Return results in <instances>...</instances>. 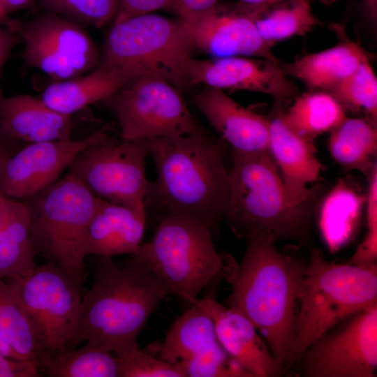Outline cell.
I'll use <instances>...</instances> for the list:
<instances>
[{"instance_id": "28", "label": "cell", "mask_w": 377, "mask_h": 377, "mask_svg": "<svg viewBox=\"0 0 377 377\" xmlns=\"http://www.w3.org/2000/svg\"><path fill=\"white\" fill-rule=\"evenodd\" d=\"M281 115L291 129L311 141L330 133L346 117L341 103L330 93L322 90L296 97Z\"/></svg>"}, {"instance_id": "27", "label": "cell", "mask_w": 377, "mask_h": 377, "mask_svg": "<svg viewBox=\"0 0 377 377\" xmlns=\"http://www.w3.org/2000/svg\"><path fill=\"white\" fill-rule=\"evenodd\" d=\"M218 343L211 316L195 303L170 327L161 346L160 358L176 364L198 355Z\"/></svg>"}, {"instance_id": "25", "label": "cell", "mask_w": 377, "mask_h": 377, "mask_svg": "<svg viewBox=\"0 0 377 377\" xmlns=\"http://www.w3.org/2000/svg\"><path fill=\"white\" fill-rule=\"evenodd\" d=\"M365 203L366 194L343 179L323 195L316 215L323 236L330 246H339L350 237L365 209Z\"/></svg>"}, {"instance_id": "37", "label": "cell", "mask_w": 377, "mask_h": 377, "mask_svg": "<svg viewBox=\"0 0 377 377\" xmlns=\"http://www.w3.org/2000/svg\"><path fill=\"white\" fill-rule=\"evenodd\" d=\"M172 0H117L114 23L158 10H170Z\"/></svg>"}, {"instance_id": "43", "label": "cell", "mask_w": 377, "mask_h": 377, "mask_svg": "<svg viewBox=\"0 0 377 377\" xmlns=\"http://www.w3.org/2000/svg\"><path fill=\"white\" fill-rule=\"evenodd\" d=\"M363 4L368 16L374 20L377 15V0H363Z\"/></svg>"}, {"instance_id": "35", "label": "cell", "mask_w": 377, "mask_h": 377, "mask_svg": "<svg viewBox=\"0 0 377 377\" xmlns=\"http://www.w3.org/2000/svg\"><path fill=\"white\" fill-rule=\"evenodd\" d=\"M367 232L348 263L361 267L377 265V187L370 185L366 193Z\"/></svg>"}, {"instance_id": "16", "label": "cell", "mask_w": 377, "mask_h": 377, "mask_svg": "<svg viewBox=\"0 0 377 377\" xmlns=\"http://www.w3.org/2000/svg\"><path fill=\"white\" fill-rule=\"evenodd\" d=\"M187 85L205 84L221 90H244L270 96L282 103L297 93L279 61L234 56L188 60L185 70Z\"/></svg>"}, {"instance_id": "4", "label": "cell", "mask_w": 377, "mask_h": 377, "mask_svg": "<svg viewBox=\"0 0 377 377\" xmlns=\"http://www.w3.org/2000/svg\"><path fill=\"white\" fill-rule=\"evenodd\" d=\"M325 186L316 183L304 200L288 195L269 153L232 152L224 220L238 238L265 236L313 247V226Z\"/></svg>"}, {"instance_id": "42", "label": "cell", "mask_w": 377, "mask_h": 377, "mask_svg": "<svg viewBox=\"0 0 377 377\" xmlns=\"http://www.w3.org/2000/svg\"><path fill=\"white\" fill-rule=\"evenodd\" d=\"M20 148L6 138L0 131V165Z\"/></svg>"}, {"instance_id": "47", "label": "cell", "mask_w": 377, "mask_h": 377, "mask_svg": "<svg viewBox=\"0 0 377 377\" xmlns=\"http://www.w3.org/2000/svg\"><path fill=\"white\" fill-rule=\"evenodd\" d=\"M1 200H2V196L0 195V211H1Z\"/></svg>"}, {"instance_id": "38", "label": "cell", "mask_w": 377, "mask_h": 377, "mask_svg": "<svg viewBox=\"0 0 377 377\" xmlns=\"http://www.w3.org/2000/svg\"><path fill=\"white\" fill-rule=\"evenodd\" d=\"M37 365L28 360H17L0 353V377H38Z\"/></svg>"}, {"instance_id": "12", "label": "cell", "mask_w": 377, "mask_h": 377, "mask_svg": "<svg viewBox=\"0 0 377 377\" xmlns=\"http://www.w3.org/2000/svg\"><path fill=\"white\" fill-rule=\"evenodd\" d=\"M147 156L142 141L118 140L109 135L80 151L68 172L99 199L145 211Z\"/></svg>"}, {"instance_id": "41", "label": "cell", "mask_w": 377, "mask_h": 377, "mask_svg": "<svg viewBox=\"0 0 377 377\" xmlns=\"http://www.w3.org/2000/svg\"><path fill=\"white\" fill-rule=\"evenodd\" d=\"M35 0H0V10L8 13L31 7Z\"/></svg>"}, {"instance_id": "46", "label": "cell", "mask_w": 377, "mask_h": 377, "mask_svg": "<svg viewBox=\"0 0 377 377\" xmlns=\"http://www.w3.org/2000/svg\"><path fill=\"white\" fill-rule=\"evenodd\" d=\"M6 15L0 10V23H2Z\"/></svg>"}, {"instance_id": "3", "label": "cell", "mask_w": 377, "mask_h": 377, "mask_svg": "<svg viewBox=\"0 0 377 377\" xmlns=\"http://www.w3.org/2000/svg\"><path fill=\"white\" fill-rule=\"evenodd\" d=\"M168 294L165 283L145 266L128 263L120 267L112 257H98L67 349L85 342L127 357L138 349L140 332Z\"/></svg>"}, {"instance_id": "44", "label": "cell", "mask_w": 377, "mask_h": 377, "mask_svg": "<svg viewBox=\"0 0 377 377\" xmlns=\"http://www.w3.org/2000/svg\"><path fill=\"white\" fill-rule=\"evenodd\" d=\"M0 353L6 355L9 357L22 360L21 359L15 351L0 337Z\"/></svg>"}, {"instance_id": "45", "label": "cell", "mask_w": 377, "mask_h": 377, "mask_svg": "<svg viewBox=\"0 0 377 377\" xmlns=\"http://www.w3.org/2000/svg\"><path fill=\"white\" fill-rule=\"evenodd\" d=\"M290 0H240L239 1L249 6L269 5Z\"/></svg>"}, {"instance_id": "32", "label": "cell", "mask_w": 377, "mask_h": 377, "mask_svg": "<svg viewBox=\"0 0 377 377\" xmlns=\"http://www.w3.org/2000/svg\"><path fill=\"white\" fill-rule=\"evenodd\" d=\"M329 93L344 109L364 112L367 120L376 124L377 79L369 60L362 63Z\"/></svg>"}, {"instance_id": "13", "label": "cell", "mask_w": 377, "mask_h": 377, "mask_svg": "<svg viewBox=\"0 0 377 377\" xmlns=\"http://www.w3.org/2000/svg\"><path fill=\"white\" fill-rule=\"evenodd\" d=\"M306 377H376L377 305L359 311L330 330L297 359Z\"/></svg>"}, {"instance_id": "7", "label": "cell", "mask_w": 377, "mask_h": 377, "mask_svg": "<svg viewBox=\"0 0 377 377\" xmlns=\"http://www.w3.org/2000/svg\"><path fill=\"white\" fill-rule=\"evenodd\" d=\"M101 200L70 172L22 200L28 210L38 254L61 267L82 286L86 235Z\"/></svg>"}, {"instance_id": "23", "label": "cell", "mask_w": 377, "mask_h": 377, "mask_svg": "<svg viewBox=\"0 0 377 377\" xmlns=\"http://www.w3.org/2000/svg\"><path fill=\"white\" fill-rule=\"evenodd\" d=\"M38 255L27 208L22 200L2 197L0 211V278L23 275L37 265Z\"/></svg>"}, {"instance_id": "1", "label": "cell", "mask_w": 377, "mask_h": 377, "mask_svg": "<svg viewBox=\"0 0 377 377\" xmlns=\"http://www.w3.org/2000/svg\"><path fill=\"white\" fill-rule=\"evenodd\" d=\"M156 171L145 200L146 215L197 219L212 231L224 220L229 198L227 145L206 133L141 140Z\"/></svg>"}, {"instance_id": "40", "label": "cell", "mask_w": 377, "mask_h": 377, "mask_svg": "<svg viewBox=\"0 0 377 377\" xmlns=\"http://www.w3.org/2000/svg\"><path fill=\"white\" fill-rule=\"evenodd\" d=\"M0 23V72L12 50L22 43L20 36L8 25L3 27Z\"/></svg>"}, {"instance_id": "26", "label": "cell", "mask_w": 377, "mask_h": 377, "mask_svg": "<svg viewBox=\"0 0 377 377\" xmlns=\"http://www.w3.org/2000/svg\"><path fill=\"white\" fill-rule=\"evenodd\" d=\"M328 149L344 170H357L367 177L377 165L376 124L346 117L330 132Z\"/></svg>"}, {"instance_id": "5", "label": "cell", "mask_w": 377, "mask_h": 377, "mask_svg": "<svg viewBox=\"0 0 377 377\" xmlns=\"http://www.w3.org/2000/svg\"><path fill=\"white\" fill-rule=\"evenodd\" d=\"M300 295L292 365L318 338L350 316L377 305V265L327 260L309 249Z\"/></svg>"}, {"instance_id": "22", "label": "cell", "mask_w": 377, "mask_h": 377, "mask_svg": "<svg viewBox=\"0 0 377 377\" xmlns=\"http://www.w3.org/2000/svg\"><path fill=\"white\" fill-rule=\"evenodd\" d=\"M132 80L121 70L99 64L80 76L52 82L40 98L52 110L73 115L89 105L103 102Z\"/></svg>"}, {"instance_id": "39", "label": "cell", "mask_w": 377, "mask_h": 377, "mask_svg": "<svg viewBox=\"0 0 377 377\" xmlns=\"http://www.w3.org/2000/svg\"><path fill=\"white\" fill-rule=\"evenodd\" d=\"M219 0H172L170 11L182 20H190L212 8Z\"/></svg>"}, {"instance_id": "2", "label": "cell", "mask_w": 377, "mask_h": 377, "mask_svg": "<svg viewBox=\"0 0 377 377\" xmlns=\"http://www.w3.org/2000/svg\"><path fill=\"white\" fill-rule=\"evenodd\" d=\"M246 242L243 258L229 278L228 307L251 322L285 371L292 366L308 260L279 251L276 242L265 236Z\"/></svg>"}, {"instance_id": "34", "label": "cell", "mask_w": 377, "mask_h": 377, "mask_svg": "<svg viewBox=\"0 0 377 377\" xmlns=\"http://www.w3.org/2000/svg\"><path fill=\"white\" fill-rule=\"evenodd\" d=\"M176 364L185 377H250L219 342L204 353Z\"/></svg>"}, {"instance_id": "15", "label": "cell", "mask_w": 377, "mask_h": 377, "mask_svg": "<svg viewBox=\"0 0 377 377\" xmlns=\"http://www.w3.org/2000/svg\"><path fill=\"white\" fill-rule=\"evenodd\" d=\"M182 21L192 50L213 58L245 56L279 61L259 34L251 6L240 1L216 3L198 17Z\"/></svg>"}, {"instance_id": "6", "label": "cell", "mask_w": 377, "mask_h": 377, "mask_svg": "<svg viewBox=\"0 0 377 377\" xmlns=\"http://www.w3.org/2000/svg\"><path fill=\"white\" fill-rule=\"evenodd\" d=\"M230 260L219 253L211 230L193 218L178 214L158 221L151 240L131 254L130 263L145 266L172 293L191 304L224 271Z\"/></svg>"}, {"instance_id": "10", "label": "cell", "mask_w": 377, "mask_h": 377, "mask_svg": "<svg viewBox=\"0 0 377 377\" xmlns=\"http://www.w3.org/2000/svg\"><path fill=\"white\" fill-rule=\"evenodd\" d=\"M124 140L204 134L175 86L153 75L137 77L103 102Z\"/></svg>"}, {"instance_id": "30", "label": "cell", "mask_w": 377, "mask_h": 377, "mask_svg": "<svg viewBox=\"0 0 377 377\" xmlns=\"http://www.w3.org/2000/svg\"><path fill=\"white\" fill-rule=\"evenodd\" d=\"M0 337L21 359L34 362L38 369L50 355L40 344L32 324L10 286L1 278Z\"/></svg>"}, {"instance_id": "36", "label": "cell", "mask_w": 377, "mask_h": 377, "mask_svg": "<svg viewBox=\"0 0 377 377\" xmlns=\"http://www.w3.org/2000/svg\"><path fill=\"white\" fill-rule=\"evenodd\" d=\"M123 359L121 377H185L177 364L137 349Z\"/></svg>"}, {"instance_id": "17", "label": "cell", "mask_w": 377, "mask_h": 377, "mask_svg": "<svg viewBox=\"0 0 377 377\" xmlns=\"http://www.w3.org/2000/svg\"><path fill=\"white\" fill-rule=\"evenodd\" d=\"M197 304L211 316L221 346L250 377H276L284 373L264 339L245 316L209 296Z\"/></svg>"}, {"instance_id": "21", "label": "cell", "mask_w": 377, "mask_h": 377, "mask_svg": "<svg viewBox=\"0 0 377 377\" xmlns=\"http://www.w3.org/2000/svg\"><path fill=\"white\" fill-rule=\"evenodd\" d=\"M146 219L145 210L101 200L88 227L87 256L112 258L134 253L142 244Z\"/></svg>"}, {"instance_id": "31", "label": "cell", "mask_w": 377, "mask_h": 377, "mask_svg": "<svg viewBox=\"0 0 377 377\" xmlns=\"http://www.w3.org/2000/svg\"><path fill=\"white\" fill-rule=\"evenodd\" d=\"M123 359L85 345L50 355L39 371L50 377H121Z\"/></svg>"}, {"instance_id": "18", "label": "cell", "mask_w": 377, "mask_h": 377, "mask_svg": "<svg viewBox=\"0 0 377 377\" xmlns=\"http://www.w3.org/2000/svg\"><path fill=\"white\" fill-rule=\"evenodd\" d=\"M193 102L232 152L269 153L270 120L244 108L219 89L206 87Z\"/></svg>"}, {"instance_id": "20", "label": "cell", "mask_w": 377, "mask_h": 377, "mask_svg": "<svg viewBox=\"0 0 377 377\" xmlns=\"http://www.w3.org/2000/svg\"><path fill=\"white\" fill-rule=\"evenodd\" d=\"M269 150L288 195L296 202L306 200L324 169L313 141L295 133L279 113L270 120Z\"/></svg>"}, {"instance_id": "14", "label": "cell", "mask_w": 377, "mask_h": 377, "mask_svg": "<svg viewBox=\"0 0 377 377\" xmlns=\"http://www.w3.org/2000/svg\"><path fill=\"white\" fill-rule=\"evenodd\" d=\"M104 125L82 140H57L26 145L0 165V195L22 200L57 181L78 154L109 135Z\"/></svg>"}, {"instance_id": "33", "label": "cell", "mask_w": 377, "mask_h": 377, "mask_svg": "<svg viewBox=\"0 0 377 377\" xmlns=\"http://www.w3.org/2000/svg\"><path fill=\"white\" fill-rule=\"evenodd\" d=\"M38 5L42 11L96 27L114 20L117 8V0H38Z\"/></svg>"}, {"instance_id": "11", "label": "cell", "mask_w": 377, "mask_h": 377, "mask_svg": "<svg viewBox=\"0 0 377 377\" xmlns=\"http://www.w3.org/2000/svg\"><path fill=\"white\" fill-rule=\"evenodd\" d=\"M24 45L20 58L52 82L73 78L96 68L101 58L97 47L82 24L58 14L42 11L32 20L7 24Z\"/></svg>"}, {"instance_id": "9", "label": "cell", "mask_w": 377, "mask_h": 377, "mask_svg": "<svg viewBox=\"0 0 377 377\" xmlns=\"http://www.w3.org/2000/svg\"><path fill=\"white\" fill-rule=\"evenodd\" d=\"M6 279L44 350L50 355L66 350L77 327L82 286L50 261Z\"/></svg>"}, {"instance_id": "19", "label": "cell", "mask_w": 377, "mask_h": 377, "mask_svg": "<svg viewBox=\"0 0 377 377\" xmlns=\"http://www.w3.org/2000/svg\"><path fill=\"white\" fill-rule=\"evenodd\" d=\"M80 120L59 113L40 98L28 94L5 96L0 89V131L15 145L71 139Z\"/></svg>"}, {"instance_id": "29", "label": "cell", "mask_w": 377, "mask_h": 377, "mask_svg": "<svg viewBox=\"0 0 377 377\" xmlns=\"http://www.w3.org/2000/svg\"><path fill=\"white\" fill-rule=\"evenodd\" d=\"M251 6L257 30L271 47L277 41L304 35L318 23L308 0Z\"/></svg>"}, {"instance_id": "8", "label": "cell", "mask_w": 377, "mask_h": 377, "mask_svg": "<svg viewBox=\"0 0 377 377\" xmlns=\"http://www.w3.org/2000/svg\"><path fill=\"white\" fill-rule=\"evenodd\" d=\"M183 21L153 13L114 23L105 40L100 64L121 70L132 79L161 77L175 87L186 84L191 58Z\"/></svg>"}, {"instance_id": "24", "label": "cell", "mask_w": 377, "mask_h": 377, "mask_svg": "<svg viewBox=\"0 0 377 377\" xmlns=\"http://www.w3.org/2000/svg\"><path fill=\"white\" fill-rule=\"evenodd\" d=\"M369 58L357 43L344 42L302 57L289 70L313 89L330 91Z\"/></svg>"}]
</instances>
